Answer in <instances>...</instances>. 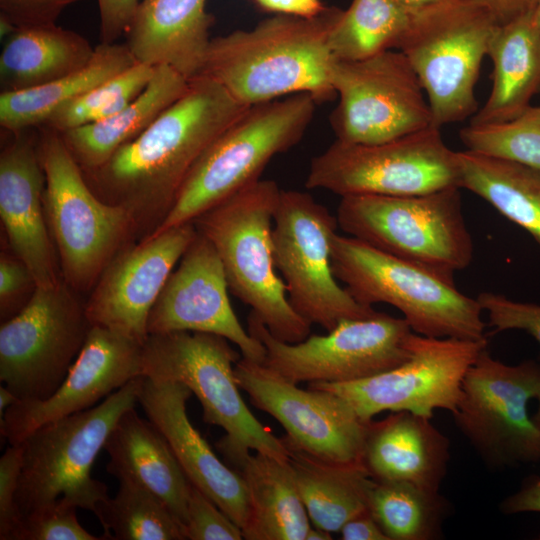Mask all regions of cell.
<instances>
[{"label":"cell","mask_w":540,"mask_h":540,"mask_svg":"<svg viewBox=\"0 0 540 540\" xmlns=\"http://www.w3.org/2000/svg\"><path fill=\"white\" fill-rule=\"evenodd\" d=\"M493 16L469 0H449L413 12L396 48L426 94L432 125L442 128L472 117L475 86L492 36Z\"/></svg>","instance_id":"cell-10"},{"label":"cell","mask_w":540,"mask_h":540,"mask_svg":"<svg viewBox=\"0 0 540 540\" xmlns=\"http://www.w3.org/2000/svg\"><path fill=\"white\" fill-rule=\"evenodd\" d=\"M247 330L265 346L263 363L295 384L347 383L393 369L410 357L414 334L403 317L378 311L294 344L275 338L251 313Z\"/></svg>","instance_id":"cell-15"},{"label":"cell","mask_w":540,"mask_h":540,"mask_svg":"<svg viewBox=\"0 0 540 540\" xmlns=\"http://www.w3.org/2000/svg\"><path fill=\"white\" fill-rule=\"evenodd\" d=\"M483 312L488 314L494 332L522 330L540 345V305L515 301L503 294L481 292L477 296Z\"/></svg>","instance_id":"cell-41"},{"label":"cell","mask_w":540,"mask_h":540,"mask_svg":"<svg viewBox=\"0 0 540 540\" xmlns=\"http://www.w3.org/2000/svg\"><path fill=\"white\" fill-rule=\"evenodd\" d=\"M342 11L330 6L313 18L273 15L252 29L214 37L200 75L245 107L298 93L331 100L337 60L328 38Z\"/></svg>","instance_id":"cell-2"},{"label":"cell","mask_w":540,"mask_h":540,"mask_svg":"<svg viewBox=\"0 0 540 540\" xmlns=\"http://www.w3.org/2000/svg\"><path fill=\"white\" fill-rule=\"evenodd\" d=\"M305 186L349 195L406 196L460 188L458 151L450 149L441 128L377 144L335 140L309 166Z\"/></svg>","instance_id":"cell-11"},{"label":"cell","mask_w":540,"mask_h":540,"mask_svg":"<svg viewBox=\"0 0 540 540\" xmlns=\"http://www.w3.org/2000/svg\"><path fill=\"white\" fill-rule=\"evenodd\" d=\"M540 392V364L508 365L485 347L469 367L452 414L483 462L503 469L540 462V431L529 403Z\"/></svg>","instance_id":"cell-12"},{"label":"cell","mask_w":540,"mask_h":540,"mask_svg":"<svg viewBox=\"0 0 540 540\" xmlns=\"http://www.w3.org/2000/svg\"><path fill=\"white\" fill-rule=\"evenodd\" d=\"M492 87L469 124L510 121L522 114L540 94V33L532 10L499 25L489 44Z\"/></svg>","instance_id":"cell-27"},{"label":"cell","mask_w":540,"mask_h":540,"mask_svg":"<svg viewBox=\"0 0 540 540\" xmlns=\"http://www.w3.org/2000/svg\"><path fill=\"white\" fill-rule=\"evenodd\" d=\"M485 8L498 25L509 23L533 8L534 0H469Z\"/></svg>","instance_id":"cell-49"},{"label":"cell","mask_w":540,"mask_h":540,"mask_svg":"<svg viewBox=\"0 0 540 540\" xmlns=\"http://www.w3.org/2000/svg\"><path fill=\"white\" fill-rule=\"evenodd\" d=\"M18 398L5 386H0V419L3 418L6 410L16 403Z\"/></svg>","instance_id":"cell-50"},{"label":"cell","mask_w":540,"mask_h":540,"mask_svg":"<svg viewBox=\"0 0 540 540\" xmlns=\"http://www.w3.org/2000/svg\"><path fill=\"white\" fill-rule=\"evenodd\" d=\"M532 14H533L534 22L540 33V0H534Z\"/></svg>","instance_id":"cell-53"},{"label":"cell","mask_w":540,"mask_h":540,"mask_svg":"<svg viewBox=\"0 0 540 540\" xmlns=\"http://www.w3.org/2000/svg\"><path fill=\"white\" fill-rule=\"evenodd\" d=\"M459 187L420 195H349L337 208L338 226L382 252L454 282L473 260Z\"/></svg>","instance_id":"cell-7"},{"label":"cell","mask_w":540,"mask_h":540,"mask_svg":"<svg viewBox=\"0 0 540 540\" xmlns=\"http://www.w3.org/2000/svg\"><path fill=\"white\" fill-rule=\"evenodd\" d=\"M139 376L84 411L45 423L27 435L16 505L22 519L62 497L96 515L107 486L91 476L92 466L119 418L138 403Z\"/></svg>","instance_id":"cell-8"},{"label":"cell","mask_w":540,"mask_h":540,"mask_svg":"<svg viewBox=\"0 0 540 540\" xmlns=\"http://www.w3.org/2000/svg\"><path fill=\"white\" fill-rule=\"evenodd\" d=\"M330 115L336 140L377 144L432 125L424 89L405 55L391 49L358 61H336Z\"/></svg>","instance_id":"cell-16"},{"label":"cell","mask_w":540,"mask_h":540,"mask_svg":"<svg viewBox=\"0 0 540 540\" xmlns=\"http://www.w3.org/2000/svg\"><path fill=\"white\" fill-rule=\"evenodd\" d=\"M40 153L45 218L62 279L77 293H90L113 257L137 241L134 220L92 191L60 133L45 127Z\"/></svg>","instance_id":"cell-9"},{"label":"cell","mask_w":540,"mask_h":540,"mask_svg":"<svg viewBox=\"0 0 540 540\" xmlns=\"http://www.w3.org/2000/svg\"><path fill=\"white\" fill-rule=\"evenodd\" d=\"M237 384L257 409L286 430L285 442L334 463H361L369 421L336 393L308 384L302 389L264 363L240 358Z\"/></svg>","instance_id":"cell-18"},{"label":"cell","mask_w":540,"mask_h":540,"mask_svg":"<svg viewBox=\"0 0 540 540\" xmlns=\"http://www.w3.org/2000/svg\"><path fill=\"white\" fill-rule=\"evenodd\" d=\"M242 477L249 500L247 540H305L310 519L287 461L248 453L229 465Z\"/></svg>","instance_id":"cell-29"},{"label":"cell","mask_w":540,"mask_h":540,"mask_svg":"<svg viewBox=\"0 0 540 540\" xmlns=\"http://www.w3.org/2000/svg\"><path fill=\"white\" fill-rule=\"evenodd\" d=\"M339 532L343 540H389L368 509L346 521Z\"/></svg>","instance_id":"cell-48"},{"label":"cell","mask_w":540,"mask_h":540,"mask_svg":"<svg viewBox=\"0 0 540 540\" xmlns=\"http://www.w3.org/2000/svg\"><path fill=\"white\" fill-rule=\"evenodd\" d=\"M190 540H241L242 529L208 496L190 483L187 518L184 526Z\"/></svg>","instance_id":"cell-40"},{"label":"cell","mask_w":540,"mask_h":540,"mask_svg":"<svg viewBox=\"0 0 540 540\" xmlns=\"http://www.w3.org/2000/svg\"><path fill=\"white\" fill-rule=\"evenodd\" d=\"M206 1L142 0L125 34L136 61L169 66L187 80L199 76L214 23Z\"/></svg>","instance_id":"cell-25"},{"label":"cell","mask_w":540,"mask_h":540,"mask_svg":"<svg viewBox=\"0 0 540 540\" xmlns=\"http://www.w3.org/2000/svg\"><path fill=\"white\" fill-rule=\"evenodd\" d=\"M458 156L460 188L523 228L540 248V170L467 149Z\"/></svg>","instance_id":"cell-33"},{"label":"cell","mask_w":540,"mask_h":540,"mask_svg":"<svg viewBox=\"0 0 540 540\" xmlns=\"http://www.w3.org/2000/svg\"><path fill=\"white\" fill-rule=\"evenodd\" d=\"M247 108L199 75L142 134L83 172L85 180L100 199L130 213L143 240L164 221L203 152Z\"/></svg>","instance_id":"cell-1"},{"label":"cell","mask_w":540,"mask_h":540,"mask_svg":"<svg viewBox=\"0 0 540 540\" xmlns=\"http://www.w3.org/2000/svg\"><path fill=\"white\" fill-rule=\"evenodd\" d=\"M536 399L538 401V408H537V411L535 412V414L532 416V419H533L536 427L540 431V392H539Z\"/></svg>","instance_id":"cell-54"},{"label":"cell","mask_w":540,"mask_h":540,"mask_svg":"<svg viewBox=\"0 0 540 540\" xmlns=\"http://www.w3.org/2000/svg\"><path fill=\"white\" fill-rule=\"evenodd\" d=\"M143 344L100 326H92L68 374L47 399L11 405L0 419L10 445L41 425L87 410L131 380L142 376Z\"/></svg>","instance_id":"cell-21"},{"label":"cell","mask_w":540,"mask_h":540,"mask_svg":"<svg viewBox=\"0 0 540 540\" xmlns=\"http://www.w3.org/2000/svg\"><path fill=\"white\" fill-rule=\"evenodd\" d=\"M406 8L416 12L427 7L440 4L449 0H399Z\"/></svg>","instance_id":"cell-51"},{"label":"cell","mask_w":540,"mask_h":540,"mask_svg":"<svg viewBox=\"0 0 540 540\" xmlns=\"http://www.w3.org/2000/svg\"><path fill=\"white\" fill-rule=\"evenodd\" d=\"M413 12L399 0H352L328 43L337 61H358L395 49Z\"/></svg>","instance_id":"cell-35"},{"label":"cell","mask_w":540,"mask_h":540,"mask_svg":"<svg viewBox=\"0 0 540 540\" xmlns=\"http://www.w3.org/2000/svg\"><path fill=\"white\" fill-rule=\"evenodd\" d=\"M37 283L28 266L9 247L0 252L1 323L20 312L32 298Z\"/></svg>","instance_id":"cell-42"},{"label":"cell","mask_w":540,"mask_h":540,"mask_svg":"<svg viewBox=\"0 0 540 540\" xmlns=\"http://www.w3.org/2000/svg\"><path fill=\"white\" fill-rule=\"evenodd\" d=\"M95 51L81 34L57 24L17 28L0 54V87L14 92L38 87L84 67Z\"/></svg>","instance_id":"cell-30"},{"label":"cell","mask_w":540,"mask_h":540,"mask_svg":"<svg viewBox=\"0 0 540 540\" xmlns=\"http://www.w3.org/2000/svg\"><path fill=\"white\" fill-rule=\"evenodd\" d=\"M281 189L258 180L193 220L198 233L214 246L229 290L269 332L286 343H299L311 324L292 307L276 274L272 229Z\"/></svg>","instance_id":"cell-3"},{"label":"cell","mask_w":540,"mask_h":540,"mask_svg":"<svg viewBox=\"0 0 540 540\" xmlns=\"http://www.w3.org/2000/svg\"><path fill=\"white\" fill-rule=\"evenodd\" d=\"M228 290L214 246L197 231L151 309L148 335L178 331L216 334L237 345L243 358L263 363L265 346L238 320Z\"/></svg>","instance_id":"cell-20"},{"label":"cell","mask_w":540,"mask_h":540,"mask_svg":"<svg viewBox=\"0 0 540 540\" xmlns=\"http://www.w3.org/2000/svg\"><path fill=\"white\" fill-rule=\"evenodd\" d=\"M283 440V439H282ZM285 443L296 484L314 526L339 532L343 524L367 510L372 478L362 463H334Z\"/></svg>","instance_id":"cell-31"},{"label":"cell","mask_w":540,"mask_h":540,"mask_svg":"<svg viewBox=\"0 0 540 540\" xmlns=\"http://www.w3.org/2000/svg\"><path fill=\"white\" fill-rule=\"evenodd\" d=\"M229 342L203 332L150 334L142 348V376L180 382L196 395L203 421L225 431L216 447L226 464L251 450L287 461L282 438L261 424L239 392L235 365L240 357Z\"/></svg>","instance_id":"cell-5"},{"label":"cell","mask_w":540,"mask_h":540,"mask_svg":"<svg viewBox=\"0 0 540 540\" xmlns=\"http://www.w3.org/2000/svg\"><path fill=\"white\" fill-rule=\"evenodd\" d=\"M330 257L334 276L359 303L394 306L416 334L487 339L479 302L459 291L455 282L338 233Z\"/></svg>","instance_id":"cell-6"},{"label":"cell","mask_w":540,"mask_h":540,"mask_svg":"<svg viewBox=\"0 0 540 540\" xmlns=\"http://www.w3.org/2000/svg\"><path fill=\"white\" fill-rule=\"evenodd\" d=\"M92 325L85 301L64 280L37 287L0 327V380L21 401H42L61 385Z\"/></svg>","instance_id":"cell-14"},{"label":"cell","mask_w":540,"mask_h":540,"mask_svg":"<svg viewBox=\"0 0 540 540\" xmlns=\"http://www.w3.org/2000/svg\"><path fill=\"white\" fill-rule=\"evenodd\" d=\"M155 68L156 66L136 62L123 72L57 108L43 127L63 133L116 114L146 88Z\"/></svg>","instance_id":"cell-37"},{"label":"cell","mask_w":540,"mask_h":540,"mask_svg":"<svg viewBox=\"0 0 540 540\" xmlns=\"http://www.w3.org/2000/svg\"><path fill=\"white\" fill-rule=\"evenodd\" d=\"M74 505L60 497L21 519L17 540H103L78 521Z\"/></svg>","instance_id":"cell-39"},{"label":"cell","mask_w":540,"mask_h":540,"mask_svg":"<svg viewBox=\"0 0 540 540\" xmlns=\"http://www.w3.org/2000/svg\"><path fill=\"white\" fill-rule=\"evenodd\" d=\"M117 494L97 506L106 539L184 540L185 531L167 505L133 482L122 481Z\"/></svg>","instance_id":"cell-36"},{"label":"cell","mask_w":540,"mask_h":540,"mask_svg":"<svg viewBox=\"0 0 540 540\" xmlns=\"http://www.w3.org/2000/svg\"><path fill=\"white\" fill-rule=\"evenodd\" d=\"M136 62L126 44L100 43L84 67L38 87L0 93V125L8 132L43 126L57 108Z\"/></svg>","instance_id":"cell-32"},{"label":"cell","mask_w":540,"mask_h":540,"mask_svg":"<svg viewBox=\"0 0 540 540\" xmlns=\"http://www.w3.org/2000/svg\"><path fill=\"white\" fill-rule=\"evenodd\" d=\"M104 450L106 469L119 482L138 484L155 494L185 526L190 481L160 430L134 408L127 410L111 430Z\"/></svg>","instance_id":"cell-26"},{"label":"cell","mask_w":540,"mask_h":540,"mask_svg":"<svg viewBox=\"0 0 540 540\" xmlns=\"http://www.w3.org/2000/svg\"><path fill=\"white\" fill-rule=\"evenodd\" d=\"M6 132L0 153V217L6 242L28 266L37 287L55 286L63 279L45 218L40 138L31 129Z\"/></svg>","instance_id":"cell-22"},{"label":"cell","mask_w":540,"mask_h":540,"mask_svg":"<svg viewBox=\"0 0 540 540\" xmlns=\"http://www.w3.org/2000/svg\"><path fill=\"white\" fill-rule=\"evenodd\" d=\"M332 538L331 532L313 525L308 529L305 540H331Z\"/></svg>","instance_id":"cell-52"},{"label":"cell","mask_w":540,"mask_h":540,"mask_svg":"<svg viewBox=\"0 0 540 540\" xmlns=\"http://www.w3.org/2000/svg\"><path fill=\"white\" fill-rule=\"evenodd\" d=\"M317 103L313 95L298 93L248 107L203 152L151 235L192 222L260 180L275 155L301 140Z\"/></svg>","instance_id":"cell-4"},{"label":"cell","mask_w":540,"mask_h":540,"mask_svg":"<svg viewBox=\"0 0 540 540\" xmlns=\"http://www.w3.org/2000/svg\"><path fill=\"white\" fill-rule=\"evenodd\" d=\"M142 0H97L100 43H116L125 36Z\"/></svg>","instance_id":"cell-45"},{"label":"cell","mask_w":540,"mask_h":540,"mask_svg":"<svg viewBox=\"0 0 540 540\" xmlns=\"http://www.w3.org/2000/svg\"><path fill=\"white\" fill-rule=\"evenodd\" d=\"M504 514L540 513V476L526 478L520 488L499 505Z\"/></svg>","instance_id":"cell-46"},{"label":"cell","mask_w":540,"mask_h":540,"mask_svg":"<svg viewBox=\"0 0 540 540\" xmlns=\"http://www.w3.org/2000/svg\"><path fill=\"white\" fill-rule=\"evenodd\" d=\"M197 235L184 223L121 249L106 266L89 296L85 311L100 326L144 344L148 317L168 277Z\"/></svg>","instance_id":"cell-19"},{"label":"cell","mask_w":540,"mask_h":540,"mask_svg":"<svg viewBox=\"0 0 540 540\" xmlns=\"http://www.w3.org/2000/svg\"><path fill=\"white\" fill-rule=\"evenodd\" d=\"M367 508L389 540H435L451 511L440 491L411 483L375 481L368 490Z\"/></svg>","instance_id":"cell-34"},{"label":"cell","mask_w":540,"mask_h":540,"mask_svg":"<svg viewBox=\"0 0 540 540\" xmlns=\"http://www.w3.org/2000/svg\"><path fill=\"white\" fill-rule=\"evenodd\" d=\"M459 135L467 150L540 170V106L504 123L469 124Z\"/></svg>","instance_id":"cell-38"},{"label":"cell","mask_w":540,"mask_h":540,"mask_svg":"<svg viewBox=\"0 0 540 540\" xmlns=\"http://www.w3.org/2000/svg\"><path fill=\"white\" fill-rule=\"evenodd\" d=\"M254 3L264 12L302 18L319 16L327 9L321 0H254Z\"/></svg>","instance_id":"cell-47"},{"label":"cell","mask_w":540,"mask_h":540,"mask_svg":"<svg viewBox=\"0 0 540 540\" xmlns=\"http://www.w3.org/2000/svg\"><path fill=\"white\" fill-rule=\"evenodd\" d=\"M337 227V218L308 193L281 191L272 229L275 267L294 310L327 332L343 320L377 313L336 281L330 254Z\"/></svg>","instance_id":"cell-13"},{"label":"cell","mask_w":540,"mask_h":540,"mask_svg":"<svg viewBox=\"0 0 540 540\" xmlns=\"http://www.w3.org/2000/svg\"><path fill=\"white\" fill-rule=\"evenodd\" d=\"M188 85L189 80L176 70L158 65L146 88L121 111L60 135L82 171H92L142 134L185 93Z\"/></svg>","instance_id":"cell-28"},{"label":"cell","mask_w":540,"mask_h":540,"mask_svg":"<svg viewBox=\"0 0 540 540\" xmlns=\"http://www.w3.org/2000/svg\"><path fill=\"white\" fill-rule=\"evenodd\" d=\"M22 467V446L10 445L0 458V539L17 540L21 523L16 494Z\"/></svg>","instance_id":"cell-43"},{"label":"cell","mask_w":540,"mask_h":540,"mask_svg":"<svg viewBox=\"0 0 540 540\" xmlns=\"http://www.w3.org/2000/svg\"><path fill=\"white\" fill-rule=\"evenodd\" d=\"M487 344V339L433 338L414 332L410 357L393 369L353 382L308 384L336 393L365 421L384 411L428 418L437 409L453 414L464 377Z\"/></svg>","instance_id":"cell-17"},{"label":"cell","mask_w":540,"mask_h":540,"mask_svg":"<svg viewBox=\"0 0 540 540\" xmlns=\"http://www.w3.org/2000/svg\"><path fill=\"white\" fill-rule=\"evenodd\" d=\"M449 460V439L431 418L399 411L368 423L361 463L375 481L440 491Z\"/></svg>","instance_id":"cell-24"},{"label":"cell","mask_w":540,"mask_h":540,"mask_svg":"<svg viewBox=\"0 0 540 540\" xmlns=\"http://www.w3.org/2000/svg\"><path fill=\"white\" fill-rule=\"evenodd\" d=\"M81 0H0V20L15 28L56 24L62 12Z\"/></svg>","instance_id":"cell-44"},{"label":"cell","mask_w":540,"mask_h":540,"mask_svg":"<svg viewBox=\"0 0 540 540\" xmlns=\"http://www.w3.org/2000/svg\"><path fill=\"white\" fill-rule=\"evenodd\" d=\"M190 389L177 381L142 376L138 391L147 418L170 444L186 477L243 531L249 500L240 474L222 462L190 422L186 411Z\"/></svg>","instance_id":"cell-23"}]
</instances>
